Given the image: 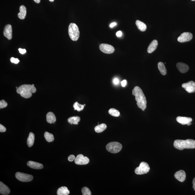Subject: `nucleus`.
<instances>
[{
    "label": "nucleus",
    "mask_w": 195,
    "mask_h": 195,
    "mask_svg": "<svg viewBox=\"0 0 195 195\" xmlns=\"http://www.w3.org/2000/svg\"><path fill=\"white\" fill-rule=\"evenodd\" d=\"M32 85H33V86H34V84H32Z\"/></svg>",
    "instance_id": "a18cd8bd"
},
{
    "label": "nucleus",
    "mask_w": 195,
    "mask_h": 195,
    "mask_svg": "<svg viewBox=\"0 0 195 195\" xmlns=\"http://www.w3.org/2000/svg\"><path fill=\"white\" fill-rule=\"evenodd\" d=\"M136 25L138 29L141 32H144L147 29L146 25L145 24L139 20L136 22Z\"/></svg>",
    "instance_id": "4be33fe9"
},
{
    "label": "nucleus",
    "mask_w": 195,
    "mask_h": 195,
    "mask_svg": "<svg viewBox=\"0 0 195 195\" xmlns=\"http://www.w3.org/2000/svg\"><path fill=\"white\" fill-rule=\"evenodd\" d=\"M106 149L109 152L115 154L120 152L122 148V145L120 143L113 142L109 143L106 146Z\"/></svg>",
    "instance_id": "39448f33"
},
{
    "label": "nucleus",
    "mask_w": 195,
    "mask_h": 195,
    "mask_svg": "<svg viewBox=\"0 0 195 195\" xmlns=\"http://www.w3.org/2000/svg\"><path fill=\"white\" fill-rule=\"evenodd\" d=\"M82 194L83 195H91L92 193L90 189L86 187H84L82 189Z\"/></svg>",
    "instance_id": "c756f323"
},
{
    "label": "nucleus",
    "mask_w": 195,
    "mask_h": 195,
    "mask_svg": "<svg viewBox=\"0 0 195 195\" xmlns=\"http://www.w3.org/2000/svg\"><path fill=\"white\" fill-rule=\"evenodd\" d=\"M99 49L101 51L106 54H111L115 51V48L111 45L101 44L99 46Z\"/></svg>",
    "instance_id": "6e6552de"
},
{
    "label": "nucleus",
    "mask_w": 195,
    "mask_h": 195,
    "mask_svg": "<svg viewBox=\"0 0 195 195\" xmlns=\"http://www.w3.org/2000/svg\"><path fill=\"white\" fill-rule=\"evenodd\" d=\"M177 121L183 125H187L192 121V119L191 117L178 116L176 118Z\"/></svg>",
    "instance_id": "4468645a"
},
{
    "label": "nucleus",
    "mask_w": 195,
    "mask_h": 195,
    "mask_svg": "<svg viewBox=\"0 0 195 195\" xmlns=\"http://www.w3.org/2000/svg\"><path fill=\"white\" fill-rule=\"evenodd\" d=\"M10 61L11 63L17 64L19 62L20 60L18 58H15L14 57H12L10 59Z\"/></svg>",
    "instance_id": "2f4dec72"
},
{
    "label": "nucleus",
    "mask_w": 195,
    "mask_h": 195,
    "mask_svg": "<svg viewBox=\"0 0 195 195\" xmlns=\"http://www.w3.org/2000/svg\"><path fill=\"white\" fill-rule=\"evenodd\" d=\"M34 1V2L36 3H40V0H33Z\"/></svg>",
    "instance_id": "a19ab883"
},
{
    "label": "nucleus",
    "mask_w": 195,
    "mask_h": 195,
    "mask_svg": "<svg viewBox=\"0 0 195 195\" xmlns=\"http://www.w3.org/2000/svg\"><path fill=\"white\" fill-rule=\"evenodd\" d=\"M142 111H145V110H144V109H142Z\"/></svg>",
    "instance_id": "c03bdc74"
},
{
    "label": "nucleus",
    "mask_w": 195,
    "mask_h": 195,
    "mask_svg": "<svg viewBox=\"0 0 195 195\" xmlns=\"http://www.w3.org/2000/svg\"><path fill=\"white\" fill-rule=\"evenodd\" d=\"M50 1V2H54V0H49Z\"/></svg>",
    "instance_id": "37998d69"
},
{
    "label": "nucleus",
    "mask_w": 195,
    "mask_h": 195,
    "mask_svg": "<svg viewBox=\"0 0 195 195\" xmlns=\"http://www.w3.org/2000/svg\"><path fill=\"white\" fill-rule=\"evenodd\" d=\"M35 136L34 134L32 132L29 133L28 137L27 139V144L29 147H32L34 143Z\"/></svg>",
    "instance_id": "393cba45"
},
{
    "label": "nucleus",
    "mask_w": 195,
    "mask_h": 195,
    "mask_svg": "<svg viewBox=\"0 0 195 195\" xmlns=\"http://www.w3.org/2000/svg\"><path fill=\"white\" fill-rule=\"evenodd\" d=\"M17 92L25 99H29L32 96V93L36 92V88L31 85H21L17 89Z\"/></svg>",
    "instance_id": "f03ea898"
},
{
    "label": "nucleus",
    "mask_w": 195,
    "mask_h": 195,
    "mask_svg": "<svg viewBox=\"0 0 195 195\" xmlns=\"http://www.w3.org/2000/svg\"><path fill=\"white\" fill-rule=\"evenodd\" d=\"M19 53H20V54H25L26 53V50L25 49H22L21 48H19Z\"/></svg>",
    "instance_id": "f704fd0d"
},
{
    "label": "nucleus",
    "mask_w": 195,
    "mask_h": 195,
    "mask_svg": "<svg viewBox=\"0 0 195 195\" xmlns=\"http://www.w3.org/2000/svg\"><path fill=\"white\" fill-rule=\"evenodd\" d=\"M158 41L157 40H154L151 42L148 47L147 51L149 54L153 52L157 49L158 46Z\"/></svg>",
    "instance_id": "f3484780"
},
{
    "label": "nucleus",
    "mask_w": 195,
    "mask_h": 195,
    "mask_svg": "<svg viewBox=\"0 0 195 195\" xmlns=\"http://www.w3.org/2000/svg\"><path fill=\"white\" fill-rule=\"evenodd\" d=\"M16 179L21 182H30L33 180V177L32 175L27 174L18 172L15 175Z\"/></svg>",
    "instance_id": "0eeeda50"
},
{
    "label": "nucleus",
    "mask_w": 195,
    "mask_h": 195,
    "mask_svg": "<svg viewBox=\"0 0 195 195\" xmlns=\"http://www.w3.org/2000/svg\"><path fill=\"white\" fill-rule=\"evenodd\" d=\"M116 25H117V24H116V22H113V23L111 24L109 26H110V28H112L116 26Z\"/></svg>",
    "instance_id": "58836bf2"
},
{
    "label": "nucleus",
    "mask_w": 195,
    "mask_h": 195,
    "mask_svg": "<svg viewBox=\"0 0 195 195\" xmlns=\"http://www.w3.org/2000/svg\"><path fill=\"white\" fill-rule=\"evenodd\" d=\"M192 1H195V0H192Z\"/></svg>",
    "instance_id": "49530a36"
},
{
    "label": "nucleus",
    "mask_w": 195,
    "mask_h": 195,
    "mask_svg": "<svg viewBox=\"0 0 195 195\" xmlns=\"http://www.w3.org/2000/svg\"><path fill=\"white\" fill-rule=\"evenodd\" d=\"M132 95L135 97L138 107L142 109H145L147 107V100L141 88L135 86L133 90Z\"/></svg>",
    "instance_id": "f257e3e1"
},
{
    "label": "nucleus",
    "mask_w": 195,
    "mask_h": 195,
    "mask_svg": "<svg viewBox=\"0 0 195 195\" xmlns=\"http://www.w3.org/2000/svg\"><path fill=\"white\" fill-rule=\"evenodd\" d=\"M6 128L2 124H0V132H4L6 131Z\"/></svg>",
    "instance_id": "72a5a7b5"
},
{
    "label": "nucleus",
    "mask_w": 195,
    "mask_h": 195,
    "mask_svg": "<svg viewBox=\"0 0 195 195\" xmlns=\"http://www.w3.org/2000/svg\"><path fill=\"white\" fill-rule=\"evenodd\" d=\"M176 67L179 71L182 73H186L189 71V67L184 63L179 62L176 64Z\"/></svg>",
    "instance_id": "2eb2a0df"
},
{
    "label": "nucleus",
    "mask_w": 195,
    "mask_h": 195,
    "mask_svg": "<svg viewBox=\"0 0 195 195\" xmlns=\"http://www.w3.org/2000/svg\"><path fill=\"white\" fill-rule=\"evenodd\" d=\"M84 106H85V105H85V104H84Z\"/></svg>",
    "instance_id": "de8ad7c7"
},
{
    "label": "nucleus",
    "mask_w": 195,
    "mask_h": 195,
    "mask_svg": "<svg viewBox=\"0 0 195 195\" xmlns=\"http://www.w3.org/2000/svg\"><path fill=\"white\" fill-rule=\"evenodd\" d=\"M44 137L46 139V140L48 142H51L54 141V136H53V134L47 132H45Z\"/></svg>",
    "instance_id": "bb28decb"
},
{
    "label": "nucleus",
    "mask_w": 195,
    "mask_h": 195,
    "mask_svg": "<svg viewBox=\"0 0 195 195\" xmlns=\"http://www.w3.org/2000/svg\"><path fill=\"white\" fill-rule=\"evenodd\" d=\"M80 121V118L78 116L70 117L68 119V122L71 124L78 125Z\"/></svg>",
    "instance_id": "b1692460"
},
{
    "label": "nucleus",
    "mask_w": 195,
    "mask_h": 195,
    "mask_svg": "<svg viewBox=\"0 0 195 195\" xmlns=\"http://www.w3.org/2000/svg\"><path fill=\"white\" fill-rule=\"evenodd\" d=\"M116 35L117 37H120V36H121L122 35V32L121 31H118L117 33H116Z\"/></svg>",
    "instance_id": "4c0bfd02"
},
{
    "label": "nucleus",
    "mask_w": 195,
    "mask_h": 195,
    "mask_svg": "<svg viewBox=\"0 0 195 195\" xmlns=\"http://www.w3.org/2000/svg\"><path fill=\"white\" fill-rule=\"evenodd\" d=\"M4 36L8 40H11L12 38V26L10 24L6 25L4 29Z\"/></svg>",
    "instance_id": "f8f14e48"
},
{
    "label": "nucleus",
    "mask_w": 195,
    "mask_h": 195,
    "mask_svg": "<svg viewBox=\"0 0 195 195\" xmlns=\"http://www.w3.org/2000/svg\"><path fill=\"white\" fill-rule=\"evenodd\" d=\"M27 165L31 168L36 169H43V167L42 164L32 161L28 162Z\"/></svg>",
    "instance_id": "a211bd4d"
},
{
    "label": "nucleus",
    "mask_w": 195,
    "mask_h": 195,
    "mask_svg": "<svg viewBox=\"0 0 195 195\" xmlns=\"http://www.w3.org/2000/svg\"><path fill=\"white\" fill-rule=\"evenodd\" d=\"M121 86L124 87L126 86V85H127V81L125 80H123V81L121 82Z\"/></svg>",
    "instance_id": "c9c22d12"
},
{
    "label": "nucleus",
    "mask_w": 195,
    "mask_h": 195,
    "mask_svg": "<svg viewBox=\"0 0 195 195\" xmlns=\"http://www.w3.org/2000/svg\"><path fill=\"white\" fill-rule=\"evenodd\" d=\"M109 113L111 115L114 117H119L120 115V113L119 111L113 108L109 109Z\"/></svg>",
    "instance_id": "cd10ccee"
},
{
    "label": "nucleus",
    "mask_w": 195,
    "mask_h": 195,
    "mask_svg": "<svg viewBox=\"0 0 195 195\" xmlns=\"http://www.w3.org/2000/svg\"><path fill=\"white\" fill-rule=\"evenodd\" d=\"M58 195H68L69 194V191L65 186H62L58 189L57 192Z\"/></svg>",
    "instance_id": "412c9836"
},
{
    "label": "nucleus",
    "mask_w": 195,
    "mask_h": 195,
    "mask_svg": "<svg viewBox=\"0 0 195 195\" xmlns=\"http://www.w3.org/2000/svg\"><path fill=\"white\" fill-rule=\"evenodd\" d=\"M158 67L160 72L162 75L165 76L166 75L167 73L166 68L163 63L162 62L158 63Z\"/></svg>",
    "instance_id": "5701e85b"
},
{
    "label": "nucleus",
    "mask_w": 195,
    "mask_h": 195,
    "mask_svg": "<svg viewBox=\"0 0 195 195\" xmlns=\"http://www.w3.org/2000/svg\"><path fill=\"white\" fill-rule=\"evenodd\" d=\"M8 103L5 101L2 100L0 101V109H3L6 107Z\"/></svg>",
    "instance_id": "7c9ffc66"
},
{
    "label": "nucleus",
    "mask_w": 195,
    "mask_h": 195,
    "mask_svg": "<svg viewBox=\"0 0 195 195\" xmlns=\"http://www.w3.org/2000/svg\"><path fill=\"white\" fill-rule=\"evenodd\" d=\"M84 105L80 104L78 102H76L74 103L73 105V107H74V109L75 110L78 111L80 112L83 110L84 108Z\"/></svg>",
    "instance_id": "c85d7f7f"
},
{
    "label": "nucleus",
    "mask_w": 195,
    "mask_h": 195,
    "mask_svg": "<svg viewBox=\"0 0 195 195\" xmlns=\"http://www.w3.org/2000/svg\"><path fill=\"white\" fill-rule=\"evenodd\" d=\"M182 88L189 93L195 92V82L193 81H190L185 83L182 85Z\"/></svg>",
    "instance_id": "9d476101"
},
{
    "label": "nucleus",
    "mask_w": 195,
    "mask_h": 195,
    "mask_svg": "<svg viewBox=\"0 0 195 195\" xmlns=\"http://www.w3.org/2000/svg\"><path fill=\"white\" fill-rule=\"evenodd\" d=\"M150 167L148 163L142 162L140 164V166L136 168L135 173L137 175L145 174L149 171Z\"/></svg>",
    "instance_id": "423d86ee"
},
{
    "label": "nucleus",
    "mask_w": 195,
    "mask_h": 195,
    "mask_svg": "<svg viewBox=\"0 0 195 195\" xmlns=\"http://www.w3.org/2000/svg\"><path fill=\"white\" fill-rule=\"evenodd\" d=\"M26 15V8L24 5H21L20 7V12L18 14V18L20 19L23 20L25 19Z\"/></svg>",
    "instance_id": "6ab92c4d"
},
{
    "label": "nucleus",
    "mask_w": 195,
    "mask_h": 195,
    "mask_svg": "<svg viewBox=\"0 0 195 195\" xmlns=\"http://www.w3.org/2000/svg\"><path fill=\"white\" fill-rule=\"evenodd\" d=\"M75 155H71L69 156L68 157V160L69 162H72L74 161H75Z\"/></svg>",
    "instance_id": "473e14b6"
},
{
    "label": "nucleus",
    "mask_w": 195,
    "mask_h": 195,
    "mask_svg": "<svg viewBox=\"0 0 195 195\" xmlns=\"http://www.w3.org/2000/svg\"><path fill=\"white\" fill-rule=\"evenodd\" d=\"M119 80L117 78H115L113 79V82L115 85H117L119 83Z\"/></svg>",
    "instance_id": "e433bc0d"
},
{
    "label": "nucleus",
    "mask_w": 195,
    "mask_h": 195,
    "mask_svg": "<svg viewBox=\"0 0 195 195\" xmlns=\"http://www.w3.org/2000/svg\"><path fill=\"white\" fill-rule=\"evenodd\" d=\"M107 125L105 124H101L98 125L95 127L94 130L96 132L100 133L106 130L107 128Z\"/></svg>",
    "instance_id": "a878e982"
},
{
    "label": "nucleus",
    "mask_w": 195,
    "mask_h": 195,
    "mask_svg": "<svg viewBox=\"0 0 195 195\" xmlns=\"http://www.w3.org/2000/svg\"><path fill=\"white\" fill-rule=\"evenodd\" d=\"M173 145L175 148L180 150L185 148L193 149L195 148V141L192 139L176 140L174 142Z\"/></svg>",
    "instance_id": "7ed1b4c3"
},
{
    "label": "nucleus",
    "mask_w": 195,
    "mask_h": 195,
    "mask_svg": "<svg viewBox=\"0 0 195 195\" xmlns=\"http://www.w3.org/2000/svg\"><path fill=\"white\" fill-rule=\"evenodd\" d=\"M174 176L176 179L181 182H184L186 179V172L182 170L176 172Z\"/></svg>",
    "instance_id": "ddd939ff"
},
{
    "label": "nucleus",
    "mask_w": 195,
    "mask_h": 195,
    "mask_svg": "<svg viewBox=\"0 0 195 195\" xmlns=\"http://www.w3.org/2000/svg\"><path fill=\"white\" fill-rule=\"evenodd\" d=\"M68 34L70 38L73 41H77L80 37V32L79 28L75 23L70 24L68 27Z\"/></svg>",
    "instance_id": "20e7f679"
},
{
    "label": "nucleus",
    "mask_w": 195,
    "mask_h": 195,
    "mask_svg": "<svg viewBox=\"0 0 195 195\" xmlns=\"http://www.w3.org/2000/svg\"><path fill=\"white\" fill-rule=\"evenodd\" d=\"M10 193V190L9 188L6 185L4 184L3 182H0V193L1 194L7 195L9 194Z\"/></svg>",
    "instance_id": "dca6fc26"
},
{
    "label": "nucleus",
    "mask_w": 195,
    "mask_h": 195,
    "mask_svg": "<svg viewBox=\"0 0 195 195\" xmlns=\"http://www.w3.org/2000/svg\"><path fill=\"white\" fill-rule=\"evenodd\" d=\"M193 37V34L189 32H184L182 33L178 38L177 40L179 43H186L191 40Z\"/></svg>",
    "instance_id": "1a4fd4ad"
},
{
    "label": "nucleus",
    "mask_w": 195,
    "mask_h": 195,
    "mask_svg": "<svg viewBox=\"0 0 195 195\" xmlns=\"http://www.w3.org/2000/svg\"><path fill=\"white\" fill-rule=\"evenodd\" d=\"M46 120L47 122L50 124L54 123L56 121L55 115L52 112H49L46 115Z\"/></svg>",
    "instance_id": "aec40b11"
},
{
    "label": "nucleus",
    "mask_w": 195,
    "mask_h": 195,
    "mask_svg": "<svg viewBox=\"0 0 195 195\" xmlns=\"http://www.w3.org/2000/svg\"><path fill=\"white\" fill-rule=\"evenodd\" d=\"M192 183L193 184V188L194 190L195 191V177L193 179Z\"/></svg>",
    "instance_id": "ea45409f"
},
{
    "label": "nucleus",
    "mask_w": 195,
    "mask_h": 195,
    "mask_svg": "<svg viewBox=\"0 0 195 195\" xmlns=\"http://www.w3.org/2000/svg\"><path fill=\"white\" fill-rule=\"evenodd\" d=\"M192 124L191 123H188V124H187V125L188 126H190Z\"/></svg>",
    "instance_id": "79ce46f5"
},
{
    "label": "nucleus",
    "mask_w": 195,
    "mask_h": 195,
    "mask_svg": "<svg viewBox=\"0 0 195 195\" xmlns=\"http://www.w3.org/2000/svg\"><path fill=\"white\" fill-rule=\"evenodd\" d=\"M75 162L78 165H86L89 163V159L88 157H84L82 154H79L76 158Z\"/></svg>",
    "instance_id": "9b49d317"
}]
</instances>
